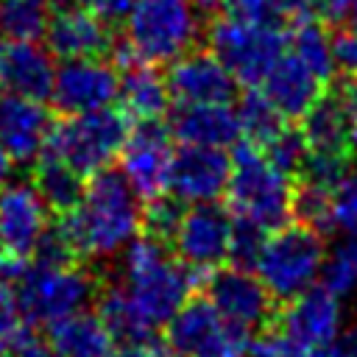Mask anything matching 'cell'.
Returning a JSON list of instances; mask_svg holds the SVG:
<instances>
[{
    "label": "cell",
    "instance_id": "cell-1",
    "mask_svg": "<svg viewBox=\"0 0 357 357\" xmlns=\"http://www.w3.org/2000/svg\"><path fill=\"white\" fill-rule=\"evenodd\" d=\"M61 234L75 257H112L142 229V204L128 178L117 170H98L84 184L81 201L59 215Z\"/></svg>",
    "mask_w": 357,
    "mask_h": 357
},
{
    "label": "cell",
    "instance_id": "cell-2",
    "mask_svg": "<svg viewBox=\"0 0 357 357\" xmlns=\"http://www.w3.org/2000/svg\"><path fill=\"white\" fill-rule=\"evenodd\" d=\"M195 279V271L148 234H137L123 251V287L153 326L167 324L190 301Z\"/></svg>",
    "mask_w": 357,
    "mask_h": 357
},
{
    "label": "cell",
    "instance_id": "cell-3",
    "mask_svg": "<svg viewBox=\"0 0 357 357\" xmlns=\"http://www.w3.org/2000/svg\"><path fill=\"white\" fill-rule=\"evenodd\" d=\"M226 201L234 218L251 220L268 231L287 223L293 215L290 176L276 170L257 145L237 142L231 153V173L226 184Z\"/></svg>",
    "mask_w": 357,
    "mask_h": 357
},
{
    "label": "cell",
    "instance_id": "cell-4",
    "mask_svg": "<svg viewBox=\"0 0 357 357\" xmlns=\"http://www.w3.org/2000/svg\"><path fill=\"white\" fill-rule=\"evenodd\" d=\"M326 265L321 231L304 223H284L268 231L254 273L276 301H290L315 287Z\"/></svg>",
    "mask_w": 357,
    "mask_h": 357
},
{
    "label": "cell",
    "instance_id": "cell-5",
    "mask_svg": "<svg viewBox=\"0 0 357 357\" xmlns=\"http://www.w3.org/2000/svg\"><path fill=\"white\" fill-rule=\"evenodd\" d=\"M128 114L123 109L106 106L98 112L70 114L61 123H53L47 148L59 159H64L84 178L106 170L114 156H120L128 139Z\"/></svg>",
    "mask_w": 357,
    "mask_h": 357
},
{
    "label": "cell",
    "instance_id": "cell-6",
    "mask_svg": "<svg viewBox=\"0 0 357 357\" xmlns=\"http://www.w3.org/2000/svg\"><path fill=\"white\" fill-rule=\"evenodd\" d=\"M8 290L14 293V301L31 326H50L78 310H86L98 284L75 262L70 265L28 262V268Z\"/></svg>",
    "mask_w": 357,
    "mask_h": 357
},
{
    "label": "cell",
    "instance_id": "cell-7",
    "mask_svg": "<svg viewBox=\"0 0 357 357\" xmlns=\"http://www.w3.org/2000/svg\"><path fill=\"white\" fill-rule=\"evenodd\" d=\"M126 22V42L145 64L176 61L198 36V8L192 0H137Z\"/></svg>",
    "mask_w": 357,
    "mask_h": 357
},
{
    "label": "cell",
    "instance_id": "cell-8",
    "mask_svg": "<svg viewBox=\"0 0 357 357\" xmlns=\"http://www.w3.org/2000/svg\"><path fill=\"white\" fill-rule=\"evenodd\" d=\"M212 53L229 67L237 84L259 86L268 70L287 50V31L265 22L218 20L209 31Z\"/></svg>",
    "mask_w": 357,
    "mask_h": 357
},
{
    "label": "cell",
    "instance_id": "cell-9",
    "mask_svg": "<svg viewBox=\"0 0 357 357\" xmlns=\"http://www.w3.org/2000/svg\"><path fill=\"white\" fill-rule=\"evenodd\" d=\"M204 298L215 307V312L234 329L251 335L254 329L276 321L273 296L262 284V279L251 268L220 265L204 273Z\"/></svg>",
    "mask_w": 357,
    "mask_h": 357
},
{
    "label": "cell",
    "instance_id": "cell-10",
    "mask_svg": "<svg viewBox=\"0 0 357 357\" xmlns=\"http://www.w3.org/2000/svg\"><path fill=\"white\" fill-rule=\"evenodd\" d=\"M234 215L218 201L190 204L173 237L176 257L195 273H209L229 259Z\"/></svg>",
    "mask_w": 357,
    "mask_h": 357
},
{
    "label": "cell",
    "instance_id": "cell-11",
    "mask_svg": "<svg viewBox=\"0 0 357 357\" xmlns=\"http://www.w3.org/2000/svg\"><path fill=\"white\" fill-rule=\"evenodd\" d=\"M117 95H120V73L103 56L67 59L61 61V67H56L50 100L64 117L106 109L117 100Z\"/></svg>",
    "mask_w": 357,
    "mask_h": 357
},
{
    "label": "cell",
    "instance_id": "cell-12",
    "mask_svg": "<svg viewBox=\"0 0 357 357\" xmlns=\"http://www.w3.org/2000/svg\"><path fill=\"white\" fill-rule=\"evenodd\" d=\"M173 153L170 128L162 126V120H142L128 131V139L120 151V173L139 198H156L167 192Z\"/></svg>",
    "mask_w": 357,
    "mask_h": 357
},
{
    "label": "cell",
    "instance_id": "cell-13",
    "mask_svg": "<svg viewBox=\"0 0 357 357\" xmlns=\"http://www.w3.org/2000/svg\"><path fill=\"white\" fill-rule=\"evenodd\" d=\"M167 89L178 106H209L231 103L237 78L212 50H187L167 70Z\"/></svg>",
    "mask_w": 357,
    "mask_h": 357
},
{
    "label": "cell",
    "instance_id": "cell-14",
    "mask_svg": "<svg viewBox=\"0 0 357 357\" xmlns=\"http://www.w3.org/2000/svg\"><path fill=\"white\" fill-rule=\"evenodd\" d=\"M340 321H343L340 296H335L324 284H315L304 290L301 296L290 298L273 324H279L276 329H282L298 346L318 351V349H329L337 343Z\"/></svg>",
    "mask_w": 357,
    "mask_h": 357
},
{
    "label": "cell",
    "instance_id": "cell-15",
    "mask_svg": "<svg viewBox=\"0 0 357 357\" xmlns=\"http://www.w3.org/2000/svg\"><path fill=\"white\" fill-rule=\"evenodd\" d=\"M231 156L223 148L181 145L173 153L167 192L184 204H209L226 192Z\"/></svg>",
    "mask_w": 357,
    "mask_h": 357
},
{
    "label": "cell",
    "instance_id": "cell-16",
    "mask_svg": "<svg viewBox=\"0 0 357 357\" xmlns=\"http://www.w3.org/2000/svg\"><path fill=\"white\" fill-rule=\"evenodd\" d=\"M45 42L56 59L67 61V59H95L109 53L114 36L109 31V22L84 3H64L50 11Z\"/></svg>",
    "mask_w": 357,
    "mask_h": 357
},
{
    "label": "cell",
    "instance_id": "cell-17",
    "mask_svg": "<svg viewBox=\"0 0 357 357\" xmlns=\"http://www.w3.org/2000/svg\"><path fill=\"white\" fill-rule=\"evenodd\" d=\"M47 231V204L28 181L0 190V248L14 257H31Z\"/></svg>",
    "mask_w": 357,
    "mask_h": 357
},
{
    "label": "cell",
    "instance_id": "cell-18",
    "mask_svg": "<svg viewBox=\"0 0 357 357\" xmlns=\"http://www.w3.org/2000/svg\"><path fill=\"white\" fill-rule=\"evenodd\" d=\"M50 114L42 100L6 95L0 98V145L20 165H31L42 156L50 137Z\"/></svg>",
    "mask_w": 357,
    "mask_h": 357
},
{
    "label": "cell",
    "instance_id": "cell-19",
    "mask_svg": "<svg viewBox=\"0 0 357 357\" xmlns=\"http://www.w3.org/2000/svg\"><path fill=\"white\" fill-rule=\"evenodd\" d=\"M56 78L53 53L39 42L3 39L0 42V89L6 95L45 100Z\"/></svg>",
    "mask_w": 357,
    "mask_h": 357
},
{
    "label": "cell",
    "instance_id": "cell-20",
    "mask_svg": "<svg viewBox=\"0 0 357 357\" xmlns=\"http://www.w3.org/2000/svg\"><path fill=\"white\" fill-rule=\"evenodd\" d=\"M324 86L326 84L290 50L282 53V59L268 70L259 84L262 95L284 120H301L324 95Z\"/></svg>",
    "mask_w": 357,
    "mask_h": 357
},
{
    "label": "cell",
    "instance_id": "cell-21",
    "mask_svg": "<svg viewBox=\"0 0 357 357\" xmlns=\"http://www.w3.org/2000/svg\"><path fill=\"white\" fill-rule=\"evenodd\" d=\"M170 134H176L181 145L223 148V151L243 142L237 112L229 103L181 106L170 120Z\"/></svg>",
    "mask_w": 357,
    "mask_h": 357
},
{
    "label": "cell",
    "instance_id": "cell-22",
    "mask_svg": "<svg viewBox=\"0 0 357 357\" xmlns=\"http://www.w3.org/2000/svg\"><path fill=\"white\" fill-rule=\"evenodd\" d=\"M120 109L142 123V120H162L170 109V89L167 81L153 70V64L137 61L123 70L120 75Z\"/></svg>",
    "mask_w": 357,
    "mask_h": 357
},
{
    "label": "cell",
    "instance_id": "cell-23",
    "mask_svg": "<svg viewBox=\"0 0 357 357\" xmlns=\"http://www.w3.org/2000/svg\"><path fill=\"white\" fill-rule=\"evenodd\" d=\"M301 131L310 151H332V153H351L357 128L349 120L337 95H321L312 109L301 117Z\"/></svg>",
    "mask_w": 357,
    "mask_h": 357
},
{
    "label": "cell",
    "instance_id": "cell-24",
    "mask_svg": "<svg viewBox=\"0 0 357 357\" xmlns=\"http://www.w3.org/2000/svg\"><path fill=\"white\" fill-rule=\"evenodd\" d=\"M47 340L59 357H106V351L112 349V335L98 310H78L50 324Z\"/></svg>",
    "mask_w": 357,
    "mask_h": 357
},
{
    "label": "cell",
    "instance_id": "cell-25",
    "mask_svg": "<svg viewBox=\"0 0 357 357\" xmlns=\"http://www.w3.org/2000/svg\"><path fill=\"white\" fill-rule=\"evenodd\" d=\"M226 321L215 312L206 298H190L170 321H167V346L176 357H192L212 335L220 332Z\"/></svg>",
    "mask_w": 357,
    "mask_h": 357
},
{
    "label": "cell",
    "instance_id": "cell-26",
    "mask_svg": "<svg viewBox=\"0 0 357 357\" xmlns=\"http://www.w3.org/2000/svg\"><path fill=\"white\" fill-rule=\"evenodd\" d=\"M98 315L106 324L112 340L117 343H151L156 340V326L142 315L126 287H106L98 298Z\"/></svg>",
    "mask_w": 357,
    "mask_h": 357
},
{
    "label": "cell",
    "instance_id": "cell-27",
    "mask_svg": "<svg viewBox=\"0 0 357 357\" xmlns=\"http://www.w3.org/2000/svg\"><path fill=\"white\" fill-rule=\"evenodd\" d=\"M84 176L78 170H73L64 159H59L50 151H42V156L36 159L33 167V187L39 190L42 201L47 204V209L64 215L70 212L81 195H84Z\"/></svg>",
    "mask_w": 357,
    "mask_h": 357
},
{
    "label": "cell",
    "instance_id": "cell-28",
    "mask_svg": "<svg viewBox=\"0 0 357 357\" xmlns=\"http://www.w3.org/2000/svg\"><path fill=\"white\" fill-rule=\"evenodd\" d=\"M287 50L296 53L324 84L335 75V39H329V33L324 31V25L318 22H298L287 31Z\"/></svg>",
    "mask_w": 357,
    "mask_h": 357
},
{
    "label": "cell",
    "instance_id": "cell-29",
    "mask_svg": "<svg viewBox=\"0 0 357 357\" xmlns=\"http://www.w3.org/2000/svg\"><path fill=\"white\" fill-rule=\"evenodd\" d=\"M47 0H0V33L6 39L39 42L50 22Z\"/></svg>",
    "mask_w": 357,
    "mask_h": 357
},
{
    "label": "cell",
    "instance_id": "cell-30",
    "mask_svg": "<svg viewBox=\"0 0 357 357\" xmlns=\"http://www.w3.org/2000/svg\"><path fill=\"white\" fill-rule=\"evenodd\" d=\"M234 112H237V120L243 128V139L257 148H262L284 126V117L273 109V103L262 95V89H248L240 98V106Z\"/></svg>",
    "mask_w": 357,
    "mask_h": 357
},
{
    "label": "cell",
    "instance_id": "cell-31",
    "mask_svg": "<svg viewBox=\"0 0 357 357\" xmlns=\"http://www.w3.org/2000/svg\"><path fill=\"white\" fill-rule=\"evenodd\" d=\"M262 156L276 167V170H282L284 176H298L301 173V165H304V159H307V139H304V131H301V126L296 128V126H282L262 148Z\"/></svg>",
    "mask_w": 357,
    "mask_h": 357
},
{
    "label": "cell",
    "instance_id": "cell-32",
    "mask_svg": "<svg viewBox=\"0 0 357 357\" xmlns=\"http://www.w3.org/2000/svg\"><path fill=\"white\" fill-rule=\"evenodd\" d=\"M184 201H178L170 192H162L156 198H148V206L142 209V234L159 240V243H173L181 218H184Z\"/></svg>",
    "mask_w": 357,
    "mask_h": 357
},
{
    "label": "cell",
    "instance_id": "cell-33",
    "mask_svg": "<svg viewBox=\"0 0 357 357\" xmlns=\"http://www.w3.org/2000/svg\"><path fill=\"white\" fill-rule=\"evenodd\" d=\"M293 215L298 218V223L315 231L335 229L332 226V190L298 181V187H293Z\"/></svg>",
    "mask_w": 357,
    "mask_h": 357
},
{
    "label": "cell",
    "instance_id": "cell-34",
    "mask_svg": "<svg viewBox=\"0 0 357 357\" xmlns=\"http://www.w3.org/2000/svg\"><path fill=\"white\" fill-rule=\"evenodd\" d=\"M321 284L335 296H346L357 287V234H351L346 245H340L332 257H326Z\"/></svg>",
    "mask_w": 357,
    "mask_h": 357
},
{
    "label": "cell",
    "instance_id": "cell-35",
    "mask_svg": "<svg viewBox=\"0 0 357 357\" xmlns=\"http://www.w3.org/2000/svg\"><path fill=\"white\" fill-rule=\"evenodd\" d=\"M31 337L28 321L22 318L14 293L8 287L0 290V357H11Z\"/></svg>",
    "mask_w": 357,
    "mask_h": 357
},
{
    "label": "cell",
    "instance_id": "cell-36",
    "mask_svg": "<svg viewBox=\"0 0 357 357\" xmlns=\"http://www.w3.org/2000/svg\"><path fill=\"white\" fill-rule=\"evenodd\" d=\"M265 237H268V229L251 223V220H243V218H234V229H231V248H229V259L231 265H240V268H251L257 265V257L265 245Z\"/></svg>",
    "mask_w": 357,
    "mask_h": 357
},
{
    "label": "cell",
    "instance_id": "cell-37",
    "mask_svg": "<svg viewBox=\"0 0 357 357\" xmlns=\"http://www.w3.org/2000/svg\"><path fill=\"white\" fill-rule=\"evenodd\" d=\"M332 226L357 234V170H349L332 190Z\"/></svg>",
    "mask_w": 357,
    "mask_h": 357
},
{
    "label": "cell",
    "instance_id": "cell-38",
    "mask_svg": "<svg viewBox=\"0 0 357 357\" xmlns=\"http://www.w3.org/2000/svg\"><path fill=\"white\" fill-rule=\"evenodd\" d=\"M245 357H310V349L298 346L293 337H287L282 329H271L248 340Z\"/></svg>",
    "mask_w": 357,
    "mask_h": 357
},
{
    "label": "cell",
    "instance_id": "cell-39",
    "mask_svg": "<svg viewBox=\"0 0 357 357\" xmlns=\"http://www.w3.org/2000/svg\"><path fill=\"white\" fill-rule=\"evenodd\" d=\"M218 8L223 11V17H226V20L279 25V22H276L273 0H218ZM279 28H282V25H279Z\"/></svg>",
    "mask_w": 357,
    "mask_h": 357
},
{
    "label": "cell",
    "instance_id": "cell-40",
    "mask_svg": "<svg viewBox=\"0 0 357 357\" xmlns=\"http://www.w3.org/2000/svg\"><path fill=\"white\" fill-rule=\"evenodd\" d=\"M245 346H248V335L223 324L218 335H212L192 357H245Z\"/></svg>",
    "mask_w": 357,
    "mask_h": 357
},
{
    "label": "cell",
    "instance_id": "cell-41",
    "mask_svg": "<svg viewBox=\"0 0 357 357\" xmlns=\"http://www.w3.org/2000/svg\"><path fill=\"white\" fill-rule=\"evenodd\" d=\"M310 11L321 20V22H343L351 20L357 11V0H310Z\"/></svg>",
    "mask_w": 357,
    "mask_h": 357
},
{
    "label": "cell",
    "instance_id": "cell-42",
    "mask_svg": "<svg viewBox=\"0 0 357 357\" xmlns=\"http://www.w3.org/2000/svg\"><path fill=\"white\" fill-rule=\"evenodd\" d=\"M335 61L349 75H357V22L335 36Z\"/></svg>",
    "mask_w": 357,
    "mask_h": 357
},
{
    "label": "cell",
    "instance_id": "cell-43",
    "mask_svg": "<svg viewBox=\"0 0 357 357\" xmlns=\"http://www.w3.org/2000/svg\"><path fill=\"white\" fill-rule=\"evenodd\" d=\"M106 357H176L167 346V340H151V343H120L106 351Z\"/></svg>",
    "mask_w": 357,
    "mask_h": 357
},
{
    "label": "cell",
    "instance_id": "cell-44",
    "mask_svg": "<svg viewBox=\"0 0 357 357\" xmlns=\"http://www.w3.org/2000/svg\"><path fill=\"white\" fill-rule=\"evenodd\" d=\"M86 8H92L98 17H103L106 22H117L126 20L131 14V8L137 6V0H81Z\"/></svg>",
    "mask_w": 357,
    "mask_h": 357
},
{
    "label": "cell",
    "instance_id": "cell-45",
    "mask_svg": "<svg viewBox=\"0 0 357 357\" xmlns=\"http://www.w3.org/2000/svg\"><path fill=\"white\" fill-rule=\"evenodd\" d=\"M337 100L343 103L349 120H351L354 128H357V75H349V81H346V84L340 86V92H337Z\"/></svg>",
    "mask_w": 357,
    "mask_h": 357
},
{
    "label": "cell",
    "instance_id": "cell-46",
    "mask_svg": "<svg viewBox=\"0 0 357 357\" xmlns=\"http://www.w3.org/2000/svg\"><path fill=\"white\" fill-rule=\"evenodd\" d=\"M11 357H59V354L53 351L50 343H42V340H36V337L31 335V337H28Z\"/></svg>",
    "mask_w": 357,
    "mask_h": 357
},
{
    "label": "cell",
    "instance_id": "cell-47",
    "mask_svg": "<svg viewBox=\"0 0 357 357\" xmlns=\"http://www.w3.org/2000/svg\"><path fill=\"white\" fill-rule=\"evenodd\" d=\"M335 354H337V357H357V326H354L351 332H346L343 337H337Z\"/></svg>",
    "mask_w": 357,
    "mask_h": 357
},
{
    "label": "cell",
    "instance_id": "cell-48",
    "mask_svg": "<svg viewBox=\"0 0 357 357\" xmlns=\"http://www.w3.org/2000/svg\"><path fill=\"white\" fill-rule=\"evenodd\" d=\"M11 167H14V159H11L8 151L0 145V190L8 184V178H11Z\"/></svg>",
    "mask_w": 357,
    "mask_h": 357
},
{
    "label": "cell",
    "instance_id": "cell-49",
    "mask_svg": "<svg viewBox=\"0 0 357 357\" xmlns=\"http://www.w3.org/2000/svg\"><path fill=\"white\" fill-rule=\"evenodd\" d=\"M310 357H337V354H335V346H329V349H318V351H310Z\"/></svg>",
    "mask_w": 357,
    "mask_h": 357
},
{
    "label": "cell",
    "instance_id": "cell-50",
    "mask_svg": "<svg viewBox=\"0 0 357 357\" xmlns=\"http://www.w3.org/2000/svg\"><path fill=\"white\" fill-rule=\"evenodd\" d=\"M201 8H209V6H218V0H195Z\"/></svg>",
    "mask_w": 357,
    "mask_h": 357
},
{
    "label": "cell",
    "instance_id": "cell-51",
    "mask_svg": "<svg viewBox=\"0 0 357 357\" xmlns=\"http://www.w3.org/2000/svg\"><path fill=\"white\" fill-rule=\"evenodd\" d=\"M351 20H354V22H357V11H354V17H351Z\"/></svg>",
    "mask_w": 357,
    "mask_h": 357
},
{
    "label": "cell",
    "instance_id": "cell-52",
    "mask_svg": "<svg viewBox=\"0 0 357 357\" xmlns=\"http://www.w3.org/2000/svg\"><path fill=\"white\" fill-rule=\"evenodd\" d=\"M354 148H357V137H354Z\"/></svg>",
    "mask_w": 357,
    "mask_h": 357
},
{
    "label": "cell",
    "instance_id": "cell-53",
    "mask_svg": "<svg viewBox=\"0 0 357 357\" xmlns=\"http://www.w3.org/2000/svg\"><path fill=\"white\" fill-rule=\"evenodd\" d=\"M3 287H6V284H3V282H0V290H3Z\"/></svg>",
    "mask_w": 357,
    "mask_h": 357
},
{
    "label": "cell",
    "instance_id": "cell-54",
    "mask_svg": "<svg viewBox=\"0 0 357 357\" xmlns=\"http://www.w3.org/2000/svg\"><path fill=\"white\" fill-rule=\"evenodd\" d=\"M0 251H3V248H0Z\"/></svg>",
    "mask_w": 357,
    "mask_h": 357
}]
</instances>
